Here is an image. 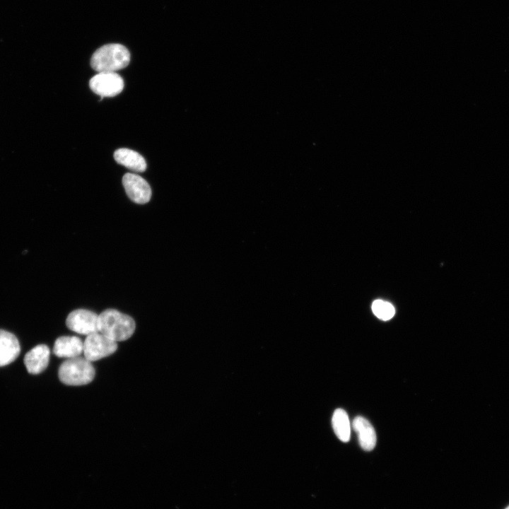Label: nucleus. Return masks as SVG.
Returning <instances> with one entry per match:
<instances>
[{"label":"nucleus","instance_id":"obj_3","mask_svg":"<svg viewBox=\"0 0 509 509\" xmlns=\"http://www.w3.org/2000/svg\"><path fill=\"white\" fill-rule=\"evenodd\" d=\"M58 376L67 385H83L90 383L95 377L91 362L85 357L68 358L59 366Z\"/></svg>","mask_w":509,"mask_h":509},{"label":"nucleus","instance_id":"obj_8","mask_svg":"<svg viewBox=\"0 0 509 509\" xmlns=\"http://www.w3.org/2000/svg\"><path fill=\"white\" fill-rule=\"evenodd\" d=\"M50 350L47 345H37L24 356V365L30 374L37 375L44 371L49 361Z\"/></svg>","mask_w":509,"mask_h":509},{"label":"nucleus","instance_id":"obj_5","mask_svg":"<svg viewBox=\"0 0 509 509\" xmlns=\"http://www.w3.org/2000/svg\"><path fill=\"white\" fill-rule=\"evenodd\" d=\"M123 78L116 72H99L89 81L90 89L101 97H113L124 88Z\"/></svg>","mask_w":509,"mask_h":509},{"label":"nucleus","instance_id":"obj_11","mask_svg":"<svg viewBox=\"0 0 509 509\" xmlns=\"http://www.w3.org/2000/svg\"><path fill=\"white\" fill-rule=\"evenodd\" d=\"M353 428L357 433L361 447L365 451L372 450L376 444V434L370 423L362 416L353 421Z\"/></svg>","mask_w":509,"mask_h":509},{"label":"nucleus","instance_id":"obj_2","mask_svg":"<svg viewBox=\"0 0 509 509\" xmlns=\"http://www.w3.org/2000/svg\"><path fill=\"white\" fill-rule=\"evenodd\" d=\"M130 62V53L120 44H107L98 49L92 55L90 65L99 72H115L125 68Z\"/></svg>","mask_w":509,"mask_h":509},{"label":"nucleus","instance_id":"obj_12","mask_svg":"<svg viewBox=\"0 0 509 509\" xmlns=\"http://www.w3.org/2000/svg\"><path fill=\"white\" fill-rule=\"evenodd\" d=\"M117 163L134 172H141L146 169V162L139 153L129 148H119L114 153Z\"/></svg>","mask_w":509,"mask_h":509},{"label":"nucleus","instance_id":"obj_15","mask_svg":"<svg viewBox=\"0 0 509 509\" xmlns=\"http://www.w3.org/2000/svg\"><path fill=\"white\" fill-rule=\"evenodd\" d=\"M505 509H509V505Z\"/></svg>","mask_w":509,"mask_h":509},{"label":"nucleus","instance_id":"obj_4","mask_svg":"<svg viewBox=\"0 0 509 509\" xmlns=\"http://www.w3.org/2000/svg\"><path fill=\"white\" fill-rule=\"evenodd\" d=\"M117 349L116 341L98 332L87 335L83 352L85 358L92 362L112 354Z\"/></svg>","mask_w":509,"mask_h":509},{"label":"nucleus","instance_id":"obj_13","mask_svg":"<svg viewBox=\"0 0 509 509\" xmlns=\"http://www.w3.org/2000/svg\"><path fill=\"white\" fill-rule=\"evenodd\" d=\"M332 424L337 438L342 442H348L351 435V425L347 413L342 409L334 411Z\"/></svg>","mask_w":509,"mask_h":509},{"label":"nucleus","instance_id":"obj_7","mask_svg":"<svg viewBox=\"0 0 509 509\" xmlns=\"http://www.w3.org/2000/svg\"><path fill=\"white\" fill-rule=\"evenodd\" d=\"M122 184L128 197L136 204H144L151 197V189L146 180L139 175L126 173Z\"/></svg>","mask_w":509,"mask_h":509},{"label":"nucleus","instance_id":"obj_14","mask_svg":"<svg viewBox=\"0 0 509 509\" xmlns=\"http://www.w3.org/2000/svg\"><path fill=\"white\" fill-rule=\"evenodd\" d=\"M372 310L376 317L385 321L390 320L395 313L393 305L382 300H375L373 303Z\"/></svg>","mask_w":509,"mask_h":509},{"label":"nucleus","instance_id":"obj_1","mask_svg":"<svg viewBox=\"0 0 509 509\" xmlns=\"http://www.w3.org/2000/svg\"><path fill=\"white\" fill-rule=\"evenodd\" d=\"M134 319L114 309H107L98 315V332L115 341L130 338L134 332Z\"/></svg>","mask_w":509,"mask_h":509},{"label":"nucleus","instance_id":"obj_9","mask_svg":"<svg viewBox=\"0 0 509 509\" xmlns=\"http://www.w3.org/2000/svg\"><path fill=\"white\" fill-rule=\"evenodd\" d=\"M21 352V346L16 337L12 333L0 329V367L13 362Z\"/></svg>","mask_w":509,"mask_h":509},{"label":"nucleus","instance_id":"obj_6","mask_svg":"<svg viewBox=\"0 0 509 509\" xmlns=\"http://www.w3.org/2000/svg\"><path fill=\"white\" fill-rule=\"evenodd\" d=\"M66 324L71 331L88 335L98 332V315L85 309L75 310L69 314Z\"/></svg>","mask_w":509,"mask_h":509},{"label":"nucleus","instance_id":"obj_10","mask_svg":"<svg viewBox=\"0 0 509 509\" xmlns=\"http://www.w3.org/2000/svg\"><path fill=\"white\" fill-rule=\"evenodd\" d=\"M83 350V342L74 336H62L57 338L53 346V353L59 358H72L79 356Z\"/></svg>","mask_w":509,"mask_h":509}]
</instances>
